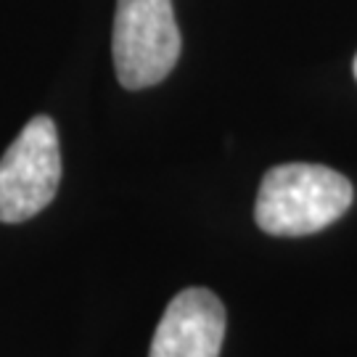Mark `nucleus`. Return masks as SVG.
<instances>
[{"label": "nucleus", "instance_id": "3", "mask_svg": "<svg viewBox=\"0 0 357 357\" xmlns=\"http://www.w3.org/2000/svg\"><path fill=\"white\" fill-rule=\"evenodd\" d=\"M61 183V149L51 116L26 122L0 159V222H24L56 199Z\"/></svg>", "mask_w": 357, "mask_h": 357}, {"label": "nucleus", "instance_id": "5", "mask_svg": "<svg viewBox=\"0 0 357 357\" xmlns=\"http://www.w3.org/2000/svg\"><path fill=\"white\" fill-rule=\"evenodd\" d=\"M355 79H357V56H355Z\"/></svg>", "mask_w": 357, "mask_h": 357}, {"label": "nucleus", "instance_id": "4", "mask_svg": "<svg viewBox=\"0 0 357 357\" xmlns=\"http://www.w3.org/2000/svg\"><path fill=\"white\" fill-rule=\"evenodd\" d=\"M225 307L209 289H183L172 296L153 331L149 357H220Z\"/></svg>", "mask_w": 357, "mask_h": 357}, {"label": "nucleus", "instance_id": "1", "mask_svg": "<svg viewBox=\"0 0 357 357\" xmlns=\"http://www.w3.org/2000/svg\"><path fill=\"white\" fill-rule=\"evenodd\" d=\"M352 183L331 167L278 165L259 183L255 220L268 236H312L333 225L352 206Z\"/></svg>", "mask_w": 357, "mask_h": 357}, {"label": "nucleus", "instance_id": "2", "mask_svg": "<svg viewBox=\"0 0 357 357\" xmlns=\"http://www.w3.org/2000/svg\"><path fill=\"white\" fill-rule=\"evenodd\" d=\"M180 48L172 0H116L112 53L122 88L143 90L162 82L178 64Z\"/></svg>", "mask_w": 357, "mask_h": 357}]
</instances>
